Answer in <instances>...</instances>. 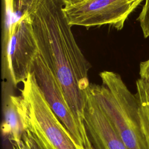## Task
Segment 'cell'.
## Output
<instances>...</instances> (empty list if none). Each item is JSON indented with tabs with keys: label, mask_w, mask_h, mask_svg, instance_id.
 Returning a JSON list of instances; mask_svg holds the SVG:
<instances>
[{
	"label": "cell",
	"mask_w": 149,
	"mask_h": 149,
	"mask_svg": "<svg viewBox=\"0 0 149 149\" xmlns=\"http://www.w3.org/2000/svg\"><path fill=\"white\" fill-rule=\"evenodd\" d=\"M64 6L62 0H42L31 19L39 55L57 79L74 115L84 126L91 65L75 40Z\"/></svg>",
	"instance_id": "obj_1"
},
{
	"label": "cell",
	"mask_w": 149,
	"mask_h": 149,
	"mask_svg": "<svg viewBox=\"0 0 149 149\" xmlns=\"http://www.w3.org/2000/svg\"><path fill=\"white\" fill-rule=\"evenodd\" d=\"M102 84L90 83L88 90L109 118L127 149H148L143 133L136 96L120 76L113 72L100 73Z\"/></svg>",
	"instance_id": "obj_2"
},
{
	"label": "cell",
	"mask_w": 149,
	"mask_h": 149,
	"mask_svg": "<svg viewBox=\"0 0 149 149\" xmlns=\"http://www.w3.org/2000/svg\"><path fill=\"white\" fill-rule=\"evenodd\" d=\"M17 96L24 129L42 149H84L79 146L49 106L31 72Z\"/></svg>",
	"instance_id": "obj_3"
},
{
	"label": "cell",
	"mask_w": 149,
	"mask_h": 149,
	"mask_svg": "<svg viewBox=\"0 0 149 149\" xmlns=\"http://www.w3.org/2000/svg\"><path fill=\"white\" fill-rule=\"evenodd\" d=\"M38 54L31 17H24L14 26L7 40L2 42L5 72L8 74L13 86L23 83L27 79Z\"/></svg>",
	"instance_id": "obj_4"
},
{
	"label": "cell",
	"mask_w": 149,
	"mask_h": 149,
	"mask_svg": "<svg viewBox=\"0 0 149 149\" xmlns=\"http://www.w3.org/2000/svg\"><path fill=\"white\" fill-rule=\"evenodd\" d=\"M144 0H86L66 6L63 10L71 26L90 28L109 25L121 30L128 16Z\"/></svg>",
	"instance_id": "obj_5"
},
{
	"label": "cell",
	"mask_w": 149,
	"mask_h": 149,
	"mask_svg": "<svg viewBox=\"0 0 149 149\" xmlns=\"http://www.w3.org/2000/svg\"><path fill=\"white\" fill-rule=\"evenodd\" d=\"M31 72L49 106L75 142L84 149H94L85 126L74 115L57 79L39 54L33 63Z\"/></svg>",
	"instance_id": "obj_6"
},
{
	"label": "cell",
	"mask_w": 149,
	"mask_h": 149,
	"mask_svg": "<svg viewBox=\"0 0 149 149\" xmlns=\"http://www.w3.org/2000/svg\"><path fill=\"white\" fill-rule=\"evenodd\" d=\"M83 122L94 149H127L88 87Z\"/></svg>",
	"instance_id": "obj_7"
},
{
	"label": "cell",
	"mask_w": 149,
	"mask_h": 149,
	"mask_svg": "<svg viewBox=\"0 0 149 149\" xmlns=\"http://www.w3.org/2000/svg\"><path fill=\"white\" fill-rule=\"evenodd\" d=\"M3 120L1 130L3 136L11 144L21 140L25 129L19 113L17 96L5 90L2 101Z\"/></svg>",
	"instance_id": "obj_8"
},
{
	"label": "cell",
	"mask_w": 149,
	"mask_h": 149,
	"mask_svg": "<svg viewBox=\"0 0 149 149\" xmlns=\"http://www.w3.org/2000/svg\"><path fill=\"white\" fill-rule=\"evenodd\" d=\"M42 0H4L2 42L8 38L14 26L21 19L36 12Z\"/></svg>",
	"instance_id": "obj_9"
},
{
	"label": "cell",
	"mask_w": 149,
	"mask_h": 149,
	"mask_svg": "<svg viewBox=\"0 0 149 149\" xmlns=\"http://www.w3.org/2000/svg\"><path fill=\"white\" fill-rule=\"evenodd\" d=\"M136 90L135 95L139 105L141 126L149 149V84L140 78L136 81Z\"/></svg>",
	"instance_id": "obj_10"
},
{
	"label": "cell",
	"mask_w": 149,
	"mask_h": 149,
	"mask_svg": "<svg viewBox=\"0 0 149 149\" xmlns=\"http://www.w3.org/2000/svg\"><path fill=\"white\" fill-rule=\"evenodd\" d=\"M12 149H42L31 133L25 130L19 141L11 144Z\"/></svg>",
	"instance_id": "obj_11"
},
{
	"label": "cell",
	"mask_w": 149,
	"mask_h": 149,
	"mask_svg": "<svg viewBox=\"0 0 149 149\" xmlns=\"http://www.w3.org/2000/svg\"><path fill=\"white\" fill-rule=\"evenodd\" d=\"M142 30L144 38L149 37V0H145L144 5L137 19Z\"/></svg>",
	"instance_id": "obj_12"
},
{
	"label": "cell",
	"mask_w": 149,
	"mask_h": 149,
	"mask_svg": "<svg viewBox=\"0 0 149 149\" xmlns=\"http://www.w3.org/2000/svg\"><path fill=\"white\" fill-rule=\"evenodd\" d=\"M139 74L140 78L149 84V59L140 63Z\"/></svg>",
	"instance_id": "obj_13"
},
{
	"label": "cell",
	"mask_w": 149,
	"mask_h": 149,
	"mask_svg": "<svg viewBox=\"0 0 149 149\" xmlns=\"http://www.w3.org/2000/svg\"><path fill=\"white\" fill-rule=\"evenodd\" d=\"M84 1H86V0H62L63 3L65 5V6L76 5V4L81 3Z\"/></svg>",
	"instance_id": "obj_14"
}]
</instances>
